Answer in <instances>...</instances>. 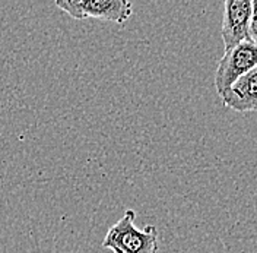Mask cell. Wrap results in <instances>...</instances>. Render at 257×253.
I'll return each instance as SVG.
<instances>
[{
  "mask_svg": "<svg viewBox=\"0 0 257 253\" xmlns=\"http://www.w3.org/2000/svg\"><path fill=\"white\" fill-rule=\"evenodd\" d=\"M136 211L127 209L124 215L111 225L102 240V247L112 253H158L160 233L155 225L148 224L142 230L136 225Z\"/></svg>",
  "mask_w": 257,
  "mask_h": 253,
  "instance_id": "obj_1",
  "label": "cell"
},
{
  "mask_svg": "<svg viewBox=\"0 0 257 253\" xmlns=\"http://www.w3.org/2000/svg\"><path fill=\"white\" fill-rule=\"evenodd\" d=\"M257 66V46L251 41H244L234 48L225 51L216 67L215 88L219 97L222 95L245 73Z\"/></svg>",
  "mask_w": 257,
  "mask_h": 253,
  "instance_id": "obj_2",
  "label": "cell"
},
{
  "mask_svg": "<svg viewBox=\"0 0 257 253\" xmlns=\"http://www.w3.org/2000/svg\"><path fill=\"white\" fill-rule=\"evenodd\" d=\"M56 6L75 19L96 18L115 24H124L133 14L127 0H57Z\"/></svg>",
  "mask_w": 257,
  "mask_h": 253,
  "instance_id": "obj_3",
  "label": "cell"
},
{
  "mask_svg": "<svg viewBox=\"0 0 257 253\" xmlns=\"http://www.w3.org/2000/svg\"><path fill=\"white\" fill-rule=\"evenodd\" d=\"M251 16V0H226L224 3L222 41L225 51L244 41H250L248 25Z\"/></svg>",
  "mask_w": 257,
  "mask_h": 253,
  "instance_id": "obj_4",
  "label": "cell"
},
{
  "mask_svg": "<svg viewBox=\"0 0 257 253\" xmlns=\"http://www.w3.org/2000/svg\"><path fill=\"white\" fill-rule=\"evenodd\" d=\"M221 100L225 107L238 113L257 111V66L241 76Z\"/></svg>",
  "mask_w": 257,
  "mask_h": 253,
  "instance_id": "obj_5",
  "label": "cell"
},
{
  "mask_svg": "<svg viewBox=\"0 0 257 253\" xmlns=\"http://www.w3.org/2000/svg\"><path fill=\"white\" fill-rule=\"evenodd\" d=\"M248 37L250 41L257 46V0H251V16L248 25Z\"/></svg>",
  "mask_w": 257,
  "mask_h": 253,
  "instance_id": "obj_6",
  "label": "cell"
},
{
  "mask_svg": "<svg viewBox=\"0 0 257 253\" xmlns=\"http://www.w3.org/2000/svg\"><path fill=\"white\" fill-rule=\"evenodd\" d=\"M115 253H117V252H115Z\"/></svg>",
  "mask_w": 257,
  "mask_h": 253,
  "instance_id": "obj_7",
  "label": "cell"
}]
</instances>
